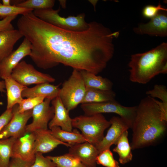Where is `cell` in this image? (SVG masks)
<instances>
[{"label": "cell", "instance_id": "obj_30", "mask_svg": "<svg viewBox=\"0 0 167 167\" xmlns=\"http://www.w3.org/2000/svg\"><path fill=\"white\" fill-rule=\"evenodd\" d=\"M45 99V97L44 96L23 99L18 104V111L19 113H23L32 109L36 106L43 102Z\"/></svg>", "mask_w": 167, "mask_h": 167}, {"label": "cell", "instance_id": "obj_23", "mask_svg": "<svg viewBox=\"0 0 167 167\" xmlns=\"http://www.w3.org/2000/svg\"><path fill=\"white\" fill-rule=\"evenodd\" d=\"M128 130L122 134L113 151L117 153L119 156V163L124 165L131 161L133 158L131 148L129 143Z\"/></svg>", "mask_w": 167, "mask_h": 167}, {"label": "cell", "instance_id": "obj_20", "mask_svg": "<svg viewBox=\"0 0 167 167\" xmlns=\"http://www.w3.org/2000/svg\"><path fill=\"white\" fill-rule=\"evenodd\" d=\"M6 92V109H12L15 105L19 104L23 99L22 96L23 90L27 87L20 84L11 76L4 79Z\"/></svg>", "mask_w": 167, "mask_h": 167}, {"label": "cell", "instance_id": "obj_10", "mask_svg": "<svg viewBox=\"0 0 167 167\" xmlns=\"http://www.w3.org/2000/svg\"><path fill=\"white\" fill-rule=\"evenodd\" d=\"M51 100L45 98L32 109V122L27 125L26 134L41 129H48V124L54 115V109L50 105Z\"/></svg>", "mask_w": 167, "mask_h": 167}, {"label": "cell", "instance_id": "obj_34", "mask_svg": "<svg viewBox=\"0 0 167 167\" xmlns=\"http://www.w3.org/2000/svg\"><path fill=\"white\" fill-rule=\"evenodd\" d=\"M13 115L12 109L6 110L0 116V132L11 120Z\"/></svg>", "mask_w": 167, "mask_h": 167}, {"label": "cell", "instance_id": "obj_11", "mask_svg": "<svg viewBox=\"0 0 167 167\" xmlns=\"http://www.w3.org/2000/svg\"><path fill=\"white\" fill-rule=\"evenodd\" d=\"M31 52V43L24 38L18 48L13 51L0 62V78L4 80L10 76L14 68L23 58L29 56Z\"/></svg>", "mask_w": 167, "mask_h": 167}, {"label": "cell", "instance_id": "obj_19", "mask_svg": "<svg viewBox=\"0 0 167 167\" xmlns=\"http://www.w3.org/2000/svg\"><path fill=\"white\" fill-rule=\"evenodd\" d=\"M23 36L18 29L0 31V62L12 52L15 44Z\"/></svg>", "mask_w": 167, "mask_h": 167}, {"label": "cell", "instance_id": "obj_5", "mask_svg": "<svg viewBox=\"0 0 167 167\" xmlns=\"http://www.w3.org/2000/svg\"><path fill=\"white\" fill-rule=\"evenodd\" d=\"M60 10L52 8L33 11V14L41 20L58 27L65 30L76 31H81L87 29L89 23L85 21V14L81 13L76 16H69L67 17L59 15Z\"/></svg>", "mask_w": 167, "mask_h": 167}, {"label": "cell", "instance_id": "obj_1", "mask_svg": "<svg viewBox=\"0 0 167 167\" xmlns=\"http://www.w3.org/2000/svg\"><path fill=\"white\" fill-rule=\"evenodd\" d=\"M17 26L30 42L29 56L38 67L47 69L62 64L96 75L113 56V39L118 36L117 32L95 21L84 31L63 29L41 20L33 11L21 15Z\"/></svg>", "mask_w": 167, "mask_h": 167}, {"label": "cell", "instance_id": "obj_36", "mask_svg": "<svg viewBox=\"0 0 167 167\" xmlns=\"http://www.w3.org/2000/svg\"><path fill=\"white\" fill-rule=\"evenodd\" d=\"M33 163L16 158H11L8 167H31Z\"/></svg>", "mask_w": 167, "mask_h": 167}, {"label": "cell", "instance_id": "obj_13", "mask_svg": "<svg viewBox=\"0 0 167 167\" xmlns=\"http://www.w3.org/2000/svg\"><path fill=\"white\" fill-rule=\"evenodd\" d=\"M109 121L110 126L106 135L95 146L99 153L104 150L110 149L112 145H116L123 133L131 128L129 125L119 117L113 116Z\"/></svg>", "mask_w": 167, "mask_h": 167}, {"label": "cell", "instance_id": "obj_9", "mask_svg": "<svg viewBox=\"0 0 167 167\" xmlns=\"http://www.w3.org/2000/svg\"><path fill=\"white\" fill-rule=\"evenodd\" d=\"M18 104L12 108L13 115L11 120L0 132V139L13 137L19 138L26 134L27 123L32 117V109L23 113L19 112Z\"/></svg>", "mask_w": 167, "mask_h": 167}, {"label": "cell", "instance_id": "obj_16", "mask_svg": "<svg viewBox=\"0 0 167 167\" xmlns=\"http://www.w3.org/2000/svg\"><path fill=\"white\" fill-rule=\"evenodd\" d=\"M33 132L35 138L36 153L39 152L43 154L49 152L60 144L69 147L71 146L56 138L51 134L50 130L41 129Z\"/></svg>", "mask_w": 167, "mask_h": 167}, {"label": "cell", "instance_id": "obj_24", "mask_svg": "<svg viewBox=\"0 0 167 167\" xmlns=\"http://www.w3.org/2000/svg\"><path fill=\"white\" fill-rule=\"evenodd\" d=\"M52 135L60 141L71 145L87 142L81 134L77 131L70 132L62 130L59 126L50 129Z\"/></svg>", "mask_w": 167, "mask_h": 167}, {"label": "cell", "instance_id": "obj_8", "mask_svg": "<svg viewBox=\"0 0 167 167\" xmlns=\"http://www.w3.org/2000/svg\"><path fill=\"white\" fill-rule=\"evenodd\" d=\"M11 76L16 81L26 87L33 84L52 83L55 80L50 75L38 71L24 60L21 61L14 68Z\"/></svg>", "mask_w": 167, "mask_h": 167}, {"label": "cell", "instance_id": "obj_32", "mask_svg": "<svg viewBox=\"0 0 167 167\" xmlns=\"http://www.w3.org/2000/svg\"><path fill=\"white\" fill-rule=\"evenodd\" d=\"M167 11V9L160 3L157 6L148 5L144 6L142 11V15L143 17L150 19L155 16L160 11Z\"/></svg>", "mask_w": 167, "mask_h": 167}, {"label": "cell", "instance_id": "obj_37", "mask_svg": "<svg viewBox=\"0 0 167 167\" xmlns=\"http://www.w3.org/2000/svg\"><path fill=\"white\" fill-rule=\"evenodd\" d=\"M5 82L4 81L0 80V92L1 93H5L6 92L5 90Z\"/></svg>", "mask_w": 167, "mask_h": 167}, {"label": "cell", "instance_id": "obj_38", "mask_svg": "<svg viewBox=\"0 0 167 167\" xmlns=\"http://www.w3.org/2000/svg\"><path fill=\"white\" fill-rule=\"evenodd\" d=\"M2 4L5 6H10L12 5L11 4V0H2Z\"/></svg>", "mask_w": 167, "mask_h": 167}, {"label": "cell", "instance_id": "obj_31", "mask_svg": "<svg viewBox=\"0 0 167 167\" xmlns=\"http://www.w3.org/2000/svg\"><path fill=\"white\" fill-rule=\"evenodd\" d=\"M146 94L151 98H159L162 104L167 106V88L165 86L156 84L153 89L146 91Z\"/></svg>", "mask_w": 167, "mask_h": 167}, {"label": "cell", "instance_id": "obj_14", "mask_svg": "<svg viewBox=\"0 0 167 167\" xmlns=\"http://www.w3.org/2000/svg\"><path fill=\"white\" fill-rule=\"evenodd\" d=\"M35 138L33 132L16 139L12 148L11 158H16L33 163L35 157Z\"/></svg>", "mask_w": 167, "mask_h": 167}, {"label": "cell", "instance_id": "obj_28", "mask_svg": "<svg viewBox=\"0 0 167 167\" xmlns=\"http://www.w3.org/2000/svg\"><path fill=\"white\" fill-rule=\"evenodd\" d=\"M96 163L105 167H120L110 149L104 150L99 154L96 157Z\"/></svg>", "mask_w": 167, "mask_h": 167}, {"label": "cell", "instance_id": "obj_35", "mask_svg": "<svg viewBox=\"0 0 167 167\" xmlns=\"http://www.w3.org/2000/svg\"><path fill=\"white\" fill-rule=\"evenodd\" d=\"M17 15L12 16L0 20V31L11 30L14 29L11 22Z\"/></svg>", "mask_w": 167, "mask_h": 167}, {"label": "cell", "instance_id": "obj_15", "mask_svg": "<svg viewBox=\"0 0 167 167\" xmlns=\"http://www.w3.org/2000/svg\"><path fill=\"white\" fill-rule=\"evenodd\" d=\"M69 153L78 159L86 167H96L99 152L94 145L88 142L71 145Z\"/></svg>", "mask_w": 167, "mask_h": 167}, {"label": "cell", "instance_id": "obj_2", "mask_svg": "<svg viewBox=\"0 0 167 167\" xmlns=\"http://www.w3.org/2000/svg\"><path fill=\"white\" fill-rule=\"evenodd\" d=\"M136 115L131 129L132 150L158 144L166 135L167 121L162 116L154 98L149 96L142 99L137 106Z\"/></svg>", "mask_w": 167, "mask_h": 167}, {"label": "cell", "instance_id": "obj_6", "mask_svg": "<svg viewBox=\"0 0 167 167\" xmlns=\"http://www.w3.org/2000/svg\"><path fill=\"white\" fill-rule=\"evenodd\" d=\"M86 88L79 71L73 69L69 78L62 83L58 96L68 111L81 104Z\"/></svg>", "mask_w": 167, "mask_h": 167}, {"label": "cell", "instance_id": "obj_7", "mask_svg": "<svg viewBox=\"0 0 167 167\" xmlns=\"http://www.w3.org/2000/svg\"><path fill=\"white\" fill-rule=\"evenodd\" d=\"M81 108L85 114L88 116L105 113L117 114L129 125L131 128L136 115L137 106H124L115 100L106 102L82 104Z\"/></svg>", "mask_w": 167, "mask_h": 167}, {"label": "cell", "instance_id": "obj_26", "mask_svg": "<svg viewBox=\"0 0 167 167\" xmlns=\"http://www.w3.org/2000/svg\"><path fill=\"white\" fill-rule=\"evenodd\" d=\"M56 165V167H86L77 158L66 153L57 156H47Z\"/></svg>", "mask_w": 167, "mask_h": 167}, {"label": "cell", "instance_id": "obj_27", "mask_svg": "<svg viewBox=\"0 0 167 167\" xmlns=\"http://www.w3.org/2000/svg\"><path fill=\"white\" fill-rule=\"evenodd\" d=\"M55 2L54 0H23L15 6L34 10L52 8Z\"/></svg>", "mask_w": 167, "mask_h": 167}, {"label": "cell", "instance_id": "obj_29", "mask_svg": "<svg viewBox=\"0 0 167 167\" xmlns=\"http://www.w3.org/2000/svg\"><path fill=\"white\" fill-rule=\"evenodd\" d=\"M33 11L32 9L20 7L14 5L5 6L0 1V18L2 19L9 16H17L19 14L22 15Z\"/></svg>", "mask_w": 167, "mask_h": 167}, {"label": "cell", "instance_id": "obj_18", "mask_svg": "<svg viewBox=\"0 0 167 167\" xmlns=\"http://www.w3.org/2000/svg\"><path fill=\"white\" fill-rule=\"evenodd\" d=\"M60 85L45 83L36 84L30 88L27 87L23 90L22 96L23 98L44 96L45 98L52 101L58 96L60 89Z\"/></svg>", "mask_w": 167, "mask_h": 167}, {"label": "cell", "instance_id": "obj_21", "mask_svg": "<svg viewBox=\"0 0 167 167\" xmlns=\"http://www.w3.org/2000/svg\"><path fill=\"white\" fill-rule=\"evenodd\" d=\"M79 71L86 87L103 90H112L113 83L108 79L85 71Z\"/></svg>", "mask_w": 167, "mask_h": 167}, {"label": "cell", "instance_id": "obj_4", "mask_svg": "<svg viewBox=\"0 0 167 167\" xmlns=\"http://www.w3.org/2000/svg\"><path fill=\"white\" fill-rule=\"evenodd\" d=\"M73 127L79 129L89 143L96 146L104 138L105 131L111 125L102 113L81 115L72 119Z\"/></svg>", "mask_w": 167, "mask_h": 167}, {"label": "cell", "instance_id": "obj_17", "mask_svg": "<svg viewBox=\"0 0 167 167\" xmlns=\"http://www.w3.org/2000/svg\"><path fill=\"white\" fill-rule=\"evenodd\" d=\"M54 109V115L48 124L50 129L54 126H59L64 131L71 132L72 130V118L68 111L65 107L58 96L51 101Z\"/></svg>", "mask_w": 167, "mask_h": 167}, {"label": "cell", "instance_id": "obj_22", "mask_svg": "<svg viewBox=\"0 0 167 167\" xmlns=\"http://www.w3.org/2000/svg\"><path fill=\"white\" fill-rule=\"evenodd\" d=\"M116 96L115 93L112 90H103L86 87L81 104L112 101L115 100Z\"/></svg>", "mask_w": 167, "mask_h": 167}, {"label": "cell", "instance_id": "obj_25", "mask_svg": "<svg viewBox=\"0 0 167 167\" xmlns=\"http://www.w3.org/2000/svg\"><path fill=\"white\" fill-rule=\"evenodd\" d=\"M16 139L11 137L0 139V167H9L12 147Z\"/></svg>", "mask_w": 167, "mask_h": 167}, {"label": "cell", "instance_id": "obj_33", "mask_svg": "<svg viewBox=\"0 0 167 167\" xmlns=\"http://www.w3.org/2000/svg\"><path fill=\"white\" fill-rule=\"evenodd\" d=\"M56 165L43 154L37 152L35 154L34 161L31 167H56Z\"/></svg>", "mask_w": 167, "mask_h": 167}, {"label": "cell", "instance_id": "obj_39", "mask_svg": "<svg viewBox=\"0 0 167 167\" xmlns=\"http://www.w3.org/2000/svg\"><path fill=\"white\" fill-rule=\"evenodd\" d=\"M59 1L60 5L62 7L64 8L66 7V1L59 0Z\"/></svg>", "mask_w": 167, "mask_h": 167}, {"label": "cell", "instance_id": "obj_3", "mask_svg": "<svg viewBox=\"0 0 167 167\" xmlns=\"http://www.w3.org/2000/svg\"><path fill=\"white\" fill-rule=\"evenodd\" d=\"M128 66L130 80L145 84L159 74L167 73V43L163 42L154 48L131 56Z\"/></svg>", "mask_w": 167, "mask_h": 167}, {"label": "cell", "instance_id": "obj_12", "mask_svg": "<svg viewBox=\"0 0 167 167\" xmlns=\"http://www.w3.org/2000/svg\"><path fill=\"white\" fill-rule=\"evenodd\" d=\"M134 32L139 35L164 37L167 36V11H160L146 23H141L133 28Z\"/></svg>", "mask_w": 167, "mask_h": 167}]
</instances>
